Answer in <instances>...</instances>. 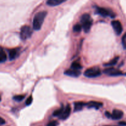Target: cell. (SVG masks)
<instances>
[{"mask_svg":"<svg viewBox=\"0 0 126 126\" xmlns=\"http://www.w3.org/2000/svg\"><path fill=\"white\" fill-rule=\"evenodd\" d=\"M47 14V12L46 11H41L34 16L33 21V27L34 30L38 31L41 29Z\"/></svg>","mask_w":126,"mask_h":126,"instance_id":"obj_1","label":"cell"},{"mask_svg":"<svg viewBox=\"0 0 126 126\" xmlns=\"http://www.w3.org/2000/svg\"><path fill=\"white\" fill-rule=\"evenodd\" d=\"M82 27L86 33H88L92 25V20L89 14H84L81 17Z\"/></svg>","mask_w":126,"mask_h":126,"instance_id":"obj_2","label":"cell"},{"mask_svg":"<svg viewBox=\"0 0 126 126\" xmlns=\"http://www.w3.org/2000/svg\"><path fill=\"white\" fill-rule=\"evenodd\" d=\"M101 73H102V72H101L99 68L97 67V66H94V67L87 69L85 71L84 75L87 78H97L100 76Z\"/></svg>","mask_w":126,"mask_h":126,"instance_id":"obj_3","label":"cell"},{"mask_svg":"<svg viewBox=\"0 0 126 126\" xmlns=\"http://www.w3.org/2000/svg\"><path fill=\"white\" fill-rule=\"evenodd\" d=\"M20 38L22 40H26L30 38L32 34V30L30 27L28 25H24L21 28L20 30Z\"/></svg>","mask_w":126,"mask_h":126,"instance_id":"obj_4","label":"cell"},{"mask_svg":"<svg viewBox=\"0 0 126 126\" xmlns=\"http://www.w3.org/2000/svg\"><path fill=\"white\" fill-rule=\"evenodd\" d=\"M97 13L99 14L103 17H108L110 16L111 18H114L116 17V14L112 11L107 9L104 8V7H97Z\"/></svg>","mask_w":126,"mask_h":126,"instance_id":"obj_5","label":"cell"},{"mask_svg":"<svg viewBox=\"0 0 126 126\" xmlns=\"http://www.w3.org/2000/svg\"><path fill=\"white\" fill-rule=\"evenodd\" d=\"M111 25L117 35H120L123 30L121 23L119 20H113L111 22Z\"/></svg>","mask_w":126,"mask_h":126,"instance_id":"obj_6","label":"cell"},{"mask_svg":"<svg viewBox=\"0 0 126 126\" xmlns=\"http://www.w3.org/2000/svg\"><path fill=\"white\" fill-rule=\"evenodd\" d=\"M105 74L107 75H109L111 76H118L123 75V73L120 70H116L113 68H106L103 71Z\"/></svg>","mask_w":126,"mask_h":126,"instance_id":"obj_7","label":"cell"},{"mask_svg":"<svg viewBox=\"0 0 126 126\" xmlns=\"http://www.w3.org/2000/svg\"><path fill=\"white\" fill-rule=\"evenodd\" d=\"M71 108L70 105L68 104L66 106V107L64 109L63 111L62 115L59 117L60 119H62V120H65V119H67L69 116H70V114H71Z\"/></svg>","mask_w":126,"mask_h":126,"instance_id":"obj_8","label":"cell"},{"mask_svg":"<svg viewBox=\"0 0 126 126\" xmlns=\"http://www.w3.org/2000/svg\"><path fill=\"white\" fill-rule=\"evenodd\" d=\"M124 116V113L120 110L114 109L113 110V113H111V118L114 120H118L121 119Z\"/></svg>","mask_w":126,"mask_h":126,"instance_id":"obj_9","label":"cell"},{"mask_svg":"<svg viewBox=\"0 0 126 126\" xmlns=\"http://www.w3.org/2000/svg\"><path fill=\"white\" fill-rule=\"evenodd\" d=\"M64 74L65 75H67V76H71V77H78L81 75V71H79V70H73V69H68V70H66V71L64 72Z\"/></svg>","mask_w":126,"mask_h":126,"instance_id":"obj_10","label":"cell"},{"mask_svg":"<svg viewBox=\"0 0 126 126\" xmlns=\"http://www.w3.org/2000/svg\"><path fill=\"white\" fill-rule=\"evenodd\" d=\"M86 106L89 108H95V109H99L103 106V103L101 102H95V101H91L86 103Z\"/></svg>","mask_w":126,"mask_h":126,"instance_id":"obj_11","label":"cell"},{"mask_svg":"<svg viewBox=\"0 0 126 126\" xmlns=\"http://www.w3.org/2000/svg\"><path fill=\"white\" fill-rule=\"evenodd\" d=\"M18 55V50L17 49H12L9 50V60H14Z\"/></svg>","mask_w":126,"mask_h":126,"instance_id":"obj_12","label":"cell"},{"mask_svg":"<svg viewBox=\"0 0 126 126\" xmlns=\"http://www.w3.org/2000/svg\"><path fill=\"white\" fill-rule=\"evenodd\" d=\"M86 106V103L82 102H75L74 104V111H79L82 110L83 107Z\"/></svg>","mask_w":126,"mask_h":126,"instance_id":"obj_13","label":"cell"},{"mask_svg":"<svg viewBox=\"0 0 126 126\" xmlns=\"http://www.w3.org/2000/svg\"><path fill=\"white\" fill-rule=\"evenodd\" d=\"M65 0H48L46 4L49 6H55L65 2Z\"/></svg>","mask_w":126,"mask_h":126,"instance_id":"obj_14","label":"cell"},{"mask_svg":"<svg viewBox=\"0 0 126 126\" xmlns=\"http://www.w3.org/2000/svg\"><path fill=\"white\" fill-rule=\"evenodd\" d=\"M82 68V66L78 62L76 61L74 62L71 65V69H73V70H81V69Z\"/></svg>","mask_w":126,"mask_h":126,"instance_id":"obj_15","label":"cell"},{"mask_svg":"<svg viewBox=\"0 0 126 126\" xmlns=\"http://www.w3.org/2000/svg\"><path fill=\"white\" fill-rule=\"evenodd\" d=\"M118 60H119V57H116L114 58L113 60H111L110 62H109L108 63H107L105 64V66H113V65H115L117 63V62H118Z\"/></svg>","mask_w":126,"mask_h":126,"instance_id":"obj_16","label":"cell"},{"mask_svg":"<svg viewBox=\"0 0 126 126\" xmlns=\"http://www.w3.org/2000/svg\"><path fill=\"white\" fill-rule=\"evenodd\" d=\"M64 109L65 108H63V107H62V108H59V109L58 110H56L55 111H54V113H53V115L54 116H59L60 117V116L62 115V114L63 111Z\"/></svg>","mask_w":126,"mask_h":126,"instance_id":"obj_17","label":"cell"},{"mask_svg":"<svg viewBox=\"0 0 126 126\" xmlns=\"http://www.w3.org/2000/svg\"><path fill=\"white\" fill-rule=\"evenodd\" d=\"M25 97V95H17L13 97V99L17 102H21Z\"/></svg>","mask_w":126,"mask_h":126,"instance_id":"obj_18","label":"cell"},{"mask_svg":"<svg viewBox=\"0 0 126 126\" xmlns=\"http://www.w3.org/2000/svg\"><path fill=\"white\" fill-rule=\"evenodd\" d=\"M82 27L81 25L77 23V24L75 25V26L73 27V32L78 33V32H80L81 30H82Z\"/></svg>","mask_w":126,"mask_h":126,"instance_id":"obj_19","label":"cell"},{"mask_svg":"<svg viewBox=\"0 0 126 126\" xmlns=\"http://www.w3.org/2000/svg\"><path fill=\"white\" fill-rule=\"evenodd\" d=\"M122 44L124 49H126V33L123 35L122 38Z\"/></svg>","mask_w":126,"mask_h":126,"instance_id":"obj_20","label":"cell"},{"mask_svg":"<svg viewBox=\"0 0 126 126\" xmlns=\"http://www.w3.org/2000/svg\"><path fill=\"white\" fill-rule=\"evenodd\" d=\"M32 102H33V97H32V96H30V97L27 98V100H26L25 103L27 106L30 105L32 104Z\"/></svg>","mask_w":126,"mask_h":126,"instance_id":"obj_21","label":"cell"},{"mask_svg":"<svg viewBox=\"0 0 126 126\" xmlns=\"http://www.w3.org/2000/svg\"><path fill=\"white\" fill-rule=\"evenodd\" d=\"M0 57L7 58V56H6V53H5L4 50L3 48L1 46H0Z\"/></svg>","mask_w":126,"mask_h":126,"instance_id":"obj_22","label":"cell"},{"mask_svg":"<svg viewBox=\"0 0 126 126\" xmlns=\"http://www.w3.org/2000/svg\"><path fill=\"white\" fill-rule=\"evenodd\" d=\"M58 124H59V123L57 121H52L48 123L47 126H57Z\"/></svg>","mask_w":126,"mask_h":126,"instance_id":"obj_23","label":"cell"},{"mask_svg":"<svg viewBox=\"0 0 126 126\" xmlns=\"http://www.w3.org/2000/svg\"><path fill=\"white\" fill-rule=\"evenodd\" d=\"M5 123H6V121H5L4 119L3 118H1V117H0V126L3 125Z\"/></svg>","mask_w":126,"mask_h":126,"instance_id":"obj_24","label":"cell"},{"mask_svg":"<svg viewBox=\"0 0 126 126\" xmlns=\"http://www.w3.org/2000/svg\"><path fill=\"white\" fill-rule=\"evenodd\" d=\"M105 116L108 118H110L111 117V113H110L108 111H106L105 112Z\"/></svg>","mask_w":126,"mask_h":126,"instance_id":"obj_25","label":"cell"},{"mask_svg":"<svg viewBox=\"0 0 126 126\" xmlns=\"http://www.w3.org/2000/svg\"><path fill=\"white\" fill-rule=\"evenodd\" d=\"M6 59H7V58L2 57H0V63L4 62L6 60Z\"/></svg>","mask_w":126,"mask_h":126,"instance_id":"obj_26","label":"cell"},{"mask_svg":"<svg viewBox=\"0 0 126 126\" xmlns=\"http://www.w3.org/2000/svg\"><path fill=\"white\" fill-rule=\"evenodd\" d=\"M119 125L123 126H126V123H125V122H120V123H119Z\"/></svg>","mask_w":126,"mask_h":126,"instance_id":"obj_27","label":"cell"},{"mask_svg":"<svg viewBox=\"0 0 126 126\" xmlns=\"http://www.w3.org/2000/svg\"><path fill=\"white\" fill-rule=\"evenodd\" d=\"M1 96H0V102H1Z\"/></svg>","mask_w":126,"mask_h":126,"instance_id":"obj_28","label":"cell"},{"mask_svg":"<svg viewBox=\"0 0 126 126\" xmlns=\"http://www.w3.org/2000/svg\"></svg>","mask_w":126,"mask_h":126,"instance_id":"obj_29","label":"cell"},{"mask_svg":"<svg viewBox=\"0 0 126 126\" xmlns=\"http://www.w3.org/2000/svg\"><path fill=\"white\" fill-rule=\"evenodd\" d=\"M125 75H126V74H125Z\"/></svg>","mask_w":126,"mask_h":126,"instance_id":"obj_30","label":"cell"}]
</instances>
